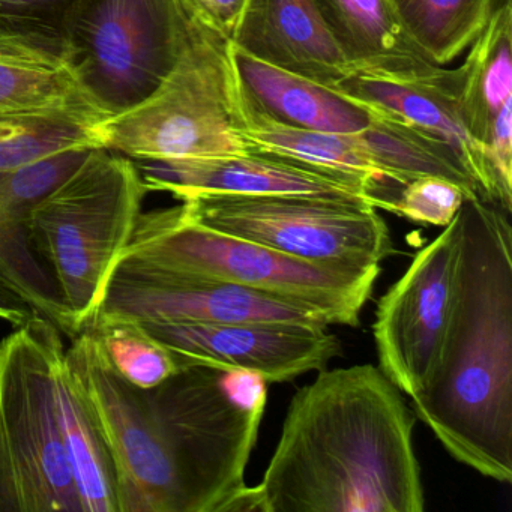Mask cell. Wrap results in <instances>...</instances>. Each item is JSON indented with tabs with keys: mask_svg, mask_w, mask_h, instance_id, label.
Listing matches in <instances>:
<instances>
[{
	"mask_svg": "<svg viewBox=\"0 0 512 512\" xmlns=\"http://www.w3.org/2000/svg\"><path fill=\"white\" fill-rule=\"evenodd\" d=\"M416 421L373 364L319 371L290 401L254 512H424Z\"/></svg>",
	"mask_w": 512,
	"mask_h": 512,
	"instance_id": "obj_1",
	"label": "cell"
},
{
	"mask_svg": "<svg viewBox=\"0 0 512 512\" xmlns=\"http://www.w3.org/2000/svg\"><path fill=\"white\" fill-rule=\"evenodd\" d=\"M454 302L439 364L410 398L451 457L512 481V227L497 203L461 205Z\"/></svg>",
	"mask_w": 512,
	"mask_h": 512,
	"instance_id": "obj_2",
	"label": "cell"
},
{
	"mask_svg": "<svg viewBox=\"0 0 512 512\" xmlns=\"http://www.w3.org/2000/svg\"><path fill=\"white\" fill-rule=\"evenodd\" d=\"M124 257L179 277L259 290L320 314L329 325H361L382 268L314 263L191 220L179 203L142 212Z\"/></svg>",
	"mask_w": 512,
	"mask_h": 512,
	"instance_id": "obj_3",
	"label": "cell"
},
{
	"mask_svg": "<svg viewBox=\"0 0 512 512\" xmlns=\"http://www.w3.org/2000/svg\"><path fill=\"white\" fill-rule=\"evenodd\" d=\"M148 193L136 161L94 148L32 211V244L58 286L74 337L94 322Z\"/></svg>",
	"mask_w": 512,
	"mask_h": 512,
	"instance_id": "obj_4",
	"label": "cell"
},
{
	"mask_svg": "<svg viewBox=\"0 0 512 512\" xmlns=\"http://www.w3.org/2000/svg\"><path fill=\"white\" fill-rule=\"evenodd\" d=\"M242 125L229 37L196 14L184 52L160 86L94 131L100 148L164 163L245 154Z\"/></svg>",
	"mask_w": 512,
	"mask_h": 512,
	"instance_id": "obj_5",
	"label": "cell"
},
{
	"mask_svg": "<svg viewBox=\"0 0 512 512\" xmlns=\"http://www.w3.org/2000/svg\"><path fill=\"white\" fill-rule=\"evenodd\" d=\"M16 328L0 341V512H83L53 389L61 329L40 314Z\"/></svg>",
	"mask_w": 512,
	"mask_h": 512,
	"instance_id": "obj_6",
	"label": "cell"
},
{
	"mask_svg": "<svg viewBox=\"0 0 512 512\" xmlns=\"http://www.w3.org/2000/svg\"><path fill=\"white\" fill-rule=\"evenodd\" d=\"M194 17L187 0H77L61 37L83 88L110 116L145 100L166 79Z\"/></svg>",
	"mask_w": 512,
	"mask_h": 512,
	"instance_id": "obj_7",
	"label": "cell"
},
{
	"mask_svg": "<svg viewBox=\"0 0 512 512\" xmlns=\"http://www.w3.org/2000/svg\"><path fill=\"white\" fill-rule=\"evenodd\" d=\"M65 362L109 445L121 512H194L181 461L149 389L116 373L89 329L71 338Z\"/></svg>",
	"mask_w": 512,
	"mask_h": 512,
	"instance_id": "obj_8",
	"label": "cell"
},
{
	"mask_svg": "<svg viewBox=\"0 0 512 512\" xmlns=\"http://www.w3.org/2000/svg\"><path fill=\"white\" fill-rule=\"evenodd\" d=\"M185 214L209 229L314 263L376 268L394 253L371 203L308 196L193 194Z\"/></svg>",
	"mask_w": 512,
	"mask_h": 512,
	"instance_id": "obj_9",
	"label": "cell"
},
{
	"mask_svg": "<svg viewBox=\"0 0 512 512\" xmlns=\"http://www.w3.org/2000/svg\"><path fill=\"white\" fill-rule=\"evenodd\" d=\"M460 236L457 212L440 235L415 254L377 304L373 335L380 370L409 398L424 392L442 355L454 302Z\"/></svg>",
	"mask_w": 512,
	"mask_h": 512,
	"instance_id": "obj_10",
	"label": "cell"
},
{
	"mask_svg": "<svg viewBox=\"0 0 512 512\" xmlns=\"http://www.w3.org/2000/svg\"><path fill=\"white\" fill-rule=\"evenodd\" d=\"M277 322L328 329L320 314L259 290L166 274L122 257L95 320ZM91 326V325H89Z\"/></svg>",
	"mask_w": 512,
	"mask_h": 512,
	"instance_id": "obj_11",
	"label": "cell"
},
{
	"mask_svg": "<svg viewBox=\"0 0 512 512\" xmlns=\"http://www.w3.org/2000/svg\"><path fill=\"white\" fill-rule=\"evenodd\" d=\"M181 368L250 370L268 383H287L328 368L343 352L340 338L323 328L277 322H142Z\"/></svg>",
	"mask_w": 512,
	"mask_h": 512,
	"instance_id": "obj_12",
	"label": "cell"
},
{
	"mask_svg": "<svg viewBox=\"0 0 512 512\" xmlns=\"http://www.w3.org/2000/svg\"><path fill=\"white\" fill-rule=\"evenodd\" d=\"M137 163V161H136ZM149 191L182 200L193 194L308 196L368 202L376 208L374 182L263 149L197 160L137 163Z\"/></svg>",
	"mask_w": 512,
	"mask_h": 512,
	"instance_id": "obj_13",
	"label": "cell"
},
{
	"mask_svg": "<svg viewBox=\"0 0 512 512\" xmlns=\"http://www.w3.org/2000/svg\"><path fill=\"white\" fill-rule=\"evenodd\" d=\"M89 151H68L0 173V286L25 299L70 338V317L52 274L35 251L29 223L37 203L76 170Z\"/></svg>",
	"mask_w": 512,
	"mask_h": 512,
	"instance_id": "obj_14",
	"label": "cell"
},
{
	"mask_svg": "<svg viewBox=\"0 0 512 512\" xmlns=\"http://www.w3.org/2000/svg\"><path fill=\"white\" fill-rule=\"evenodd\" d=\"M229 41L263 64L331 88L353 74L313 0H244Z\"/></svg>",
	"mask_w": 512,
	"mask_h": 512,
	"instance_id": "obj_15",
	"label": "cell"
},
{
	"mask_svg": "<svg viewBox=\"0 0 512 512\" xmlns=\"http://www.w3.org/2000/svg\"><path fill=\"white\" fill-rule=\"evenodd\" d=\"M242 109L272 124L320 133L367 130L380 110L338 89L263 64L230 44Z\"/></svg>",
	"mask_w": 512,
	"mask_h": 512,
	"instance_id": "obj_16",
	"label": "cell"
},
{
	"mask_svg": "<svg viewBox=\"0 0 512 512\" xmlns=\"http://www.w3.org/2000/svg\"><path fill=\"white\" fill-rule=\"evenodd\" d=\"M0 113H70L107 118L89 97L55 32L0 28Z\"/></svg>",
	"mask_w": 512,
	"mask_h": 512,
	"instance_id": "obj_17",
	"label": "cell"
},
{
	"mask_svg": "<svg viewBox=\"0 0 512 512\" xmlns=\"http://www.w3.org/2000/svg\"><path fill=\"white\" fill-rule=\"evenodd\" d=\"M338 91L397 116L448 143L478 188L479 199L500 206L499 190L484 148L470 136L458 106V71L440 80H395L350 74Z\"/></svg>",
	"mask_w": 512,
	"mask_h": 512,
	"instance_id": "obj_18",
	"label": "cell"
},
{
	"mask_svg": "<svg viewBox=\"0 0 512 512\" xmlns=\"http://www.w3.org/2000/svg\"><path fill=\"white\" fill-rule=\"evenodd\" d=\"M353 74L395 80H440L433 64L404 31L389 0H313Z\"/></svg>",
	"mask_w": 512,
	"mask_h": 512,
	"instance_id": "obj_19",
	"label": "cell"
},
{
	"mask_svg": "<svg viewBox=\"0 0 512 512\" xmlns=\"http://www.w3.org/2000/svg\"><path fill=\"white\" fill-rule=\"evenodd\" d=\"M59 427L83 512L119 511L118 476L109 445L79 383L68 370L65 349L53 368Z\"/></svg>",
	"mask_w": 512,
	"mask_h": 512,
	"instance_id": "obj_20",
	"label": "cell"
},
{
	"mask_svg": "<svg viewBox=\"0 0 512 512\" xmlns=\"http://www.w3.org/2000/svg\"><path fill=\"white\" fill-rule=\"evenodd\" d=\"M457 71L458 106L464 125L484 148L494 119L512 103V0L497 2Z\"/></svg>",
	"mask_w": 512,
	"mask_h": 512,
	"instance_id": "obj_21",
	"label": "cell"
},
{
	"mask_svg": "<svg viewBox=\"0 0 512 512\" xmlns=\"http://www.w3.org/2000/svg\"><path fill=\"white\" fill-rule=\"evenodd\" d=\"M362 142L382 178L404 185L419 176L448 179L479 199L472 176L454 149L439 137L380 110V116L361 131Z\"/></svg>",
	"mask_w": 512,
	"mask_h": 512,
	"instance_id": "obj_22",
	"label": "cell"
},
{
	"mask_svg": "<svg viewBox=\"0 0 512 512\" xmlns=\"http://www.w3.org/2000/svg\"><path fill=\"white\" fill-rule=\"evenodd\" d=\"M242 118L244 125L241 128V136L248 148L263 149L317 166L362 176L379 187L377 194L392 184L380 175L362 142L361 133H320L283 127L251 115L244 109Z\"/></svg>",
	"mask_w": 512,
	"mask_h": 512,
	"instance_id": "obj_23",
	"label": "cell"
},
{
	"mask_svg": "<svg viewBox=\"0 0 512 512\" xmlns=\"http://www.w3.org/2000/svg\"><path fill=\"white\" fill-rule=\"evenodd\" d=\"M404 31L433 64L457 59L481 34L499 0H389Z\"/></svg>",
	"mask_w": 512,
	"mask_h": 512,
	"instance_id": "obj_24",
	"label": "cell"
},
{
	"mask_svg": "<svg viewBox=\"0 0 512 512\" xmlns=\"http://www.w3.org/2000/svg\"><path fill=\"white\" fill-rule=\"evenodd\" d=\"M95 125L70 113H0V173L64 152L100 148Z\"/></svg>",
	"mask_w": 512,
	"mask_h": 512,
	"instance_id": "obj_25",
	"label": "cell"
},
{
	"mask_svg": "<svg viewBox=\"0 0 512 512\" xmlns=\"http://www.w3.org/2000/svg\"><path fill=\"white\" fill-rule=\"evenodd\" d=\"M119 376L152 389L182 370L173 353L139 320H95L88 326Z\"/></svg>",
	"mask_w": 512,
	"mask_h": 512,
	"instance_id": "obj_26",
	"label": "cell"
},
{
	"mask_svg": "<svg viewBox=\"0 0 512 512\" xmlns=\"http://www.w3.org/2000/svg\"><path fill=\"white\" fill-rule=\"evenodd\" d=\"M466 199H470L466 191L448 179L419 176L401 185V190L389 197L382 209L422 226L443 229L454 220Z\"/></svg>",
	"mask_w": 512,
	"mask_h": 512,
	"instance_id": "obj_27",
	"label": "cell"
},
{
	"mask_svg": "<svg viewBox=\"0 0 512 512\" xmlns=\"http://www.w3.org/2000/svg\"><path fill=\"white\" fill-rule=\"evenodd\" d=\"M77 0H0V28L55 32Z\"/></svg>",
	"mask_w": 512,
	"mask_h": 512,
	"instance_id": "obj_28",
	"label": "cell"
},
{
	"mask_svg": "<svg viewBox=\"0 0 512 512\" xmlns=\"http://www.w3.org/2000/svg\"><path fill=\"white\" fill-rule=\"evenodd\" d=\"M220 382L236 406L248 412H265L268 382L262 374L250 370H223Z\"/></svg>",
	"mask_w": 512,
	"mask_h": 512,
	"instance_id": "obj_29",
	"label": "cell"
},
{
	"mask_svg": "<svg viewBox=\"0 0 512 512\" xmlns=\"http://www.w3.org/2000/svg\"><path fill=\"white\" fill-rule=\"evenodd\" d=\"M187 4L194 14L230 37L244 7V0H187Z\"/></svg>",
	"mask_w": 512,
	"mask_h": 512,
	"instance_id": "obj_30",
	"label": "cell"
},
{
	"mask_svg": "<svg viewBox=\"0 0 512 512\" xmlns=\"http://www.w3.org/2000/svg\"><path fill=\"white\" fill-rule=\"evenodd\" d=\"M35 314L37 313L32 310L31 305L25 299L0 286V320L19 326L28 322Z\"/></svg>",
	"mask_w": 512,
	"mask_h": 512,
	"instance_id": "obj_31",
	"label": "cell"
}]
</instances>
